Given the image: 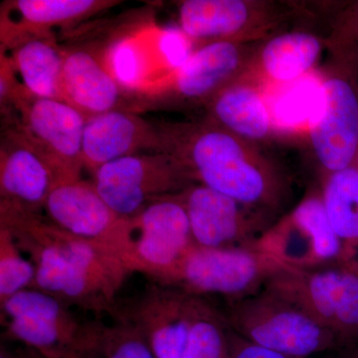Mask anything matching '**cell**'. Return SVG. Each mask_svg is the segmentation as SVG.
I'll return each instance as SVG.
<instances>
[{"label":"cell","instance_id":"obj_21","mask_svg":"<svg viewBox=\"0 0 358 358\" xmlns=\"http://www.w3.org/2000/svg\"><path fill=\"white\" fill-rule=\"evenodd\" d=\"M121 1L115 0H15L1 10V48H10L33 37H53L52 29L66 28L108 10Z\"/></svg>","mask_w":358,"mask_h":358},{"label":"cell","instance_id":"obj_20","mask_svg":"<svg viewBox=\"0 0 358 358\" xmlns=\"http://www.w3.org/2000/svg\"><path fill=\"white\" fill-rule=\"evenodd\" d=\"M327 48V39L315 33L278 32L258 42L242 79L264 88L291 83L310 72Z\"/></svg>","mask_w":358,"mask_h":358},{"label":"cell","instance_id":"obj_30","mask_svg":"<svg viewBox=\"0 0 358 358\" xmlns=\"http://www.w3.org/2000/svg\"><path fill=\"white\" fill-rule=\"evenodd\" d=\"M334 30L358 44V1L350 4L339 16Z\"/></svg>","mask_w":358,"mask_h":358},{"label":"cell","instance_id":"obj_17","mask_svg":"<svg viewBox=\"0 0 358 358\" xmlns=\"http://www.w3.org/2000/svg\"><path fill=\"white\" fill-rule=\"evenodd\" d=\"M159 152L162 140L157 126L145 121L138 113L113 110L86 120L83 162L92 174L129 155Z\"/></svg>","mask_w":358,"mask_h":358},{"label":"cell","instance_id":"obj_7","mask_svg":"<svg viewBox=\"0 0 358 358\" xmlns=\"http://www.w3.org/2000/svg\"><path fill=\"white\" fill-rule=\"evenodd\" d=\"M265 289L333 331L345 348L358 346V265L289 268L273 278Z\"/></svg>","mask_w":358,"mask_h":358},{"label":"cell","instance_id":"obj_28","mask_svg":"<svg viewBox=\"0 0 358 358\" xmlns=\"http://www.w3.org/2000/svg\"><path fill=\"white\" fill-rule=\"evenodd\" d=\"M17 73L6 50L0 53V107L2 113L10 110L11 103L21 87Z\"/></svg>","mask_w":358,"mask_h":358},{"label":"cell","instance_id":"obj_25","mask_svg":"<svg viewBox=\"0 0 358 358\" xmlns=\"http://www.w3.org/2000/svg\"><path fill=\"white\" fill-rule=\"evenodd\" d=\"M115 317V322L110 324L101 322L85 324L78 357L157 358L136 327Z\"/></svg>","mask_w":358,"mask_h":358},{"label":"cell","instance_id":"obj_9","mask_svg":"<svg viewBox=\"0 0 358 358\" xmlns=\"http://www.w3.org/2000/svg\"><path fill=\"white\" fill-rule=\"evenodd\" d=\"M181 32L193 48L214 42L254 44L279 32L292 11L267 0H183Z\"/></svg>","mask_w":358,"mask_h":358},{"label":"cell","instance_id":"obj_11","mask_svg":"<svg viewBox=\"0 0 358 358\" xmlns=\"http://www.w3.org/2000/svg\"><path fill=\"white\" fill-rule=\"evenodd\" d=\"M250 246L298 270L341 263V244L327 217L320 190L308 193Z\"/></svg>","mask_w":358,"mask_h":358},{"label":"cell","instance_id":"obj_2","mask_svg":"<svg viewBox=\"0 0 358 358\" xmlns=\"http://www.w3.org/2000/svg\"><path fill=\"white\" fill-rule=\"evenodd\" d=\"M157 129L162 152L176 157L195 183L271 214L284 204L288 181L259 145L234 136L205 117L167 122Z\"/></svg>","mask_w":358,"mask_h":358},{"label":"cell","instance_id":"obj_3","mask_svg":"<svg viewBox=\"0 0 358 358\" xmlns=\"http://www.w3.org/2000/svg\"><path fill=\"white\" fill-rule=\"evenodd\" d=\"M322 71V106L310 145L322 178L355 164L358 150V44L334 30Z\"/></svg>","mask_w":358,"mask_h":358},{"label":"cell","instance_id":"obj_26","mask_svg":"<svg viewBox=\"0 0 358 358\" xmlns=\"http://www.w3.org/2000/svg\"><path fill=\"white\" fill-rule=\"evenodd\" d=\"M232 334L223 313L197 296L182 358H230Z\"/></svg>","mask_w":358,"mask_h":358},{"label":"cell","instance_id":"obj_6","mask_svg":"<svg viewBox=\"0 0 358 358\" xmlns=\"http://www.w3.org/2000/svg\"><path fill=\"white\" fill-rule=\"evenodd\" d=\"M289 266L252 246L205 248L193 245L178 265L157 281L203 298L220 296L228 301L262 291Z\"/></svg>","mask_w":358,"mask_h":358},{"label":"cell","instance_id":"obj_29","mask_svg":"<svg viewBox=\"0 0 358 358\" xmlns=\"http://www.w3.org/2000/svg\"><path fill=\"white\" fill-rule=\"evenodd\" d=\"M230 358H294L287 357L254 345L246 339L242 338L233 331L231 338Z\"/></svg>","mask_w":358,"mask_h":358},{"label":"cell","instance_id":"obj_5","mask_svg":"<svg viewBox=\"0 0 358 358\" xmlns=\"http://www.w3.org/2000/svg\"><path fill=\"white\" fill-rule=\"evenodd\" d=\"M194 244L178 193L155 200L140 213L124 218L108 248L129 273L162 281Z\"/></svg>","mask_w":358,"mask_h":358},{"label":"cell","instance_id":"obj_24","mask_svg":"<svg viewBox=\"0 0 358 358\" xmlns=\"http://www.w3.org/2000/svg\"><path fill=\"white\" fill-rule=\"evenodd\" d=\"M320 195L341 244V263L358 265V173L355 166L322 178Z\"/></svg>","mask_w":358,"mask_h":358},{"label":"cell","instance_id":"obj_10","mask_svg":"<svg viewBox=\"0 0 358 358\" xmlns=\"http://www.w3.org/2000/svg\"><path fill=\"white\" fill-rule=\"evenodd\" d=\"M93 176L96 192L122 217L136 215L150 202L178 194L195 183L176 157L162 152L114 160Z\"/></svg>","mask_w":358,"mask_h":358},{"label":"cell","instance_id":"obj_13","mask_svg":"<svg viewBox=\"0 0 358 358\" xmlns=\"http://www.w3.org/2000/svg\"><path fill=\"white\" fill-rule=\"evenodd\" d=\"M0 305L11 338L47 357H78L86 324L78 322L64 301L41 289L28 288Z\"/></svg>","mask_w":358,"mask_h":358},{"label":"cell","instance_id":"obj_23","mask_svg":"<svg viewBox=\"0 0 358 358\" xmlns=\"http://www.w3.org/2000/svg\"><path fill=\"white\" fill-rule=\"evenodd\" d=\"M9 50L14 69L29 93L39 98L62 101L61 76L65 49L53 37L25 39Z\"/></svg>","mask_w":358,"mask_h":358},{"label":"cell","instance_id":"obj_33","mask_svg":"<svg viewBox=\"0 0 358 358\" xmlns=\"http://www.w3.org/2000/svg\"><path fill=\"white\" fill-rule=\"evenodd\" d=\"M352 358H358V348L357 352H355V355H352Z\"/></svg>","mask_w":358,"mask_h":358},{"label":"cell","instance_id":"obj_12","mask_svg":"<svg viewBox=\"0 0 358 358\" xmlns=\"http://www.w3.org/2000/svg\"><path fill=\"white\" fill-rule=\"evenodd\" d=\"M257 43L214 42L193 49L187 60L145 96L150 102L205 107L243 77Z\"/></svg>","mask_w":358,"mask_h":358},{"label":"cell","instance_id":"obj_18","mask_svg":"<svg viewBox=\"0 0 358 358\" xmlns=\"http://www.w3.org/2000/svg\"><path fill=\"white\" fill-rule=\"evenodd\" d=\"M43 210L58 227L106 247L124 219L106 203L93 182L82 178L54 186Z\"/></svg>","mask_w":358,"mask_h":358},{"label":"cell","instance_id":"obj_32","mask_svg":"<svg viewBox=\"0 0 358 358\" xmlns=\"http://www.w3.org/2000/svg\"><path fill=\"white\" fill-rule=\"evenodd\" d=\"M353 166H355V169H357V171L358 173V150H357V157H355V164H353Z\"/></svg>","mask_w":358,"mask_h":358},{"label":"cell","instance_id":"obj_22","mask_svg":"<svg viewBox=\"0 0 358 358\" xmlns=\"http://www.w3.org/2000/svg\"><path fill=\"white\" fill-rule=\"evenodd\" d=\"M207 121L250 143L260 145L273 134L263 89L240 78L204 107Z\"/></svg>","mask_w":358,"mask_h":358},{"label":"cell","instance_id":"obj_15","mask_svg":"<svg viewBox=\"0 0 358 358\" xmlns=\"http://www.w3.org/2000/svg\"><path fill=\"white\" fill-rule=\"evenodd\" d=\"M197 296L154 281L128 308L112 315L131 324L145 339L157 358H182Z\"/></svg>","mask_w":358,"mask_h":358},{"label":"cell","instance_id":"obj_34","mask_svg":"<svg viewBox=\"0 0 358 358\" xmlns=\"http://www.w3.org/2000/svg\"><path fill=\"white\" fill-rule=\"evenodd\" d=\"M56 358H79V357H56Z\"/></svg>","mask_w":358,"mask_h":358},{"label":"cell","instance_id":"obj_16","mask_svg":"<svg viewBox=\"0 0 358 358\" xmlns=\"http://www.w3.org/2000/svg\"><path fill=\"white\" fill-rule=\"evenodd\" d=\"M62 101L85 117L113 112L138 113L147 107L143 96L124 87L94 49H65L61 76Z\"/></svg>","mask_w":358,"mask_h":358},{"label":"cell","instance_id":"obj_8","mask_svg":"<svg viewBox=\"0 0 358 358\" xmlns=\"http://www.w3.org/2000/svg\"><path fill=\"white\" fill-rule=\"evenodd\" d=\"M13 110L17 115L13 126L46 160L56 185L81 179L86 117L62 101L32 95L23 85L11 103Z\"/></svg>","mask_w":358,"mask_h":358},{"label":"cell","instance_id":"obj_1","mask_svg":"<svg viewBox=\"0 0 358 358\" xmlns=\"http://www.w3.org/2000/svg\"><path fill=\"white\" fill-rule=\"evenodd\" d=\"M0 227L31 257L32 288L67 305L113 313L115 296L131 273L105 245L75 236L39 212L6 203H0Z\"/></svg>","mask_w":358,"mask_h":358},{"label":"cell","instance_id":"obj_31","mask_svg":"<svg viewBox=\"0 0 358 358\" xmlns=\"http://www.w3.org/2000/svg\"><path fill=\"white\" fill-rule=\"evenodd\" d=\"M0 358H50L45 357L36 350L24 345L22 350H11L1 346L0 350Z\"/></svg>","mask_w":358,"mask_h":358},{"label":"cell","instance_id":"obj_27","mask_svg":"<svg viewBox=\"0 0 358 358\" xmlns=\"http://www.w3.org/2000/svg\"><path fill=\"white\" fill-rule=\"evenodd\" d=\"M35 267L21 254L10 233L0 227V303L22 289L32 288Z\"/></svg>","mask_w":358,"mask_h":358},{"label":"cell","instance_id":"obj_4","mask_svg":"<svg viewBox=\"0 0 358 358\" xmlns=\"http://www.w3.org/2000/svg\"><path fill=\"white\" fill-rule=\"evenodd\" d=\"M223 315L242 338L287 357L308 358L345 348L333 331L266 289L228 301Z\"/></svg>","mask_w":358,"mask_h":358},{"label":"cell","instance_id":"obj_19","mask_svg":"<svg viewBox=\"0 0 358 358\" xmlns=\"http://www.w3.org/2000/svg\"><path fill=\"white\" fill-rule=\"evenodd\" d=\"M56 178L39 152L13 126L0 145V202L26 210H43Z\"/></svg>","mask_w":358,"mask_h":358},{"label":"cell","instance_id":"obj_14","mask_svg":"<svg viewBox=\"0 0 358 358\" xmlns=\"http://www.w3.org/2000/svg\"><path fill=\"white\" fill-rule=\"evenodd\" d=\"M179 196L197 246H250L274 223L268 212L241 203L199 183L190 185Z\"/></svg>","mask_w":358,"mask_h":358}]
</instances>
